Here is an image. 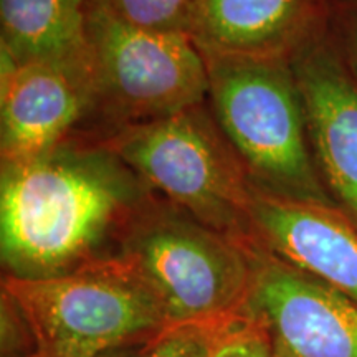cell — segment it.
Wrapping results in <instances>:
<instances>
[{
    "mask_svg": "<svg viewBox=\"0 0 357 357\" xmlns=\"http://www.w3.org/2000/svg\"><path fill=\"white\" fill-rule=\"evenodd\" d=\"M2 296L45 357H106L137 349L169 328L155 294L121 257L105 255L48 278L3 275Z\"/></svg>",
    "mask_w": 357,
    "mask_h": 357,
    "instance_id": "7a4b0ae2",
    "label": "cell"
},
{
    "mask_svg": "<svg viewBox=\"0 0 357 357\" xmlns=\"http://www.w3.org/2000/svg\"><path fill=\"white\" fill-rule=\"evenodd\" d=\"M86 38L96 101L124 124L169 118L208 100L207 58L190 35L129 25L91 0Z\"/></svg>",
    "mask_w": 357,
    "mask_h": 357,
    "instance_id": "8992f818",
    "label": "cell"
},
{
    "mask_svg": "<svg viewBox=\"0 0 357 357\" xmlns=\"http://www.w3.org/2000/svg\"><path fill=\"white\" fill-rule=\"evenodd\" d=\"M93 101L96 86L91 61L17 65L2 52V166L37 159L65 142Z\"/></svg>",
    "mask_w": 357,
    "mask_h": 357,
    "instance_id": "ba28073f",
    "label": "cell"
},
{
    "mask_svg": "<svg viewBox=\"0 0 357 357\" xmlns=\"http://www.w3.org/2000/svg\"><path fill=\"white\" fill-rule=\"evenodd\" d=\"M119 20L139 29L190 35L199 0H96Z\"/></svg>",
    "mask_w": 357,
    "mask_h": 357,
    "instance_id": "4fadbf2b",
    "label": "cell"
},
{
    "mask_svg": "<svg viewBox=\"0 0 357 357\" xmlns=\"http://www.w3.org/2000/svg\"><path fill=\"white\" fill-rule=\"evenodd\" d=\"M291 70L326 185L357 222V84L324 47L307 48Z\"/></svg>",
    "mask_w": 357,
    "mask_h": 357,
    "instance_id": "30bf717a",
    "label": "cell"
},
{
    "mask_svg": "<svg viewBox=\"0 0 357 357\" xmlns=\"http://www.w3.org/2000/svg\"><path fill=\"white\" fill-rule=\"evenodd\" d=\"M351 50H352V58H354L356 66H357V22L352 29V35H351Z\"/></svg>",
    "mask_w": 357,
    "mask_h": 357,
    "instance_id": "e0dca14e",
    "label": "cell"
},
{
    "mask_svg": "<svg viewBox=\"0 0 357 357\" xmlns=\"http://www.w3.org/2000/svg\"><path fill=\"white\" fill-rule=\"evenodd\" d=\"M248 243L149 197L124 223L113 253L144 280L169 324H213L234 318L247 301Z\"/></svg>",
    "mask_w": 357,
    "mask_h": 357,
    "instance_id": "3957f363",
    "label": "cell"
},
{
    "mask_svg": "<svg viewBox=\"0 0 357 357\" xmlns=\"http://www.w3.org/2000/svg\"><path fill=\"white\" fill-rule=\"evenodd\" d=\"M205 58L213 118L253 184L280 197L336 207L311 159L293 70L281 58Z\"/></svg>",
    "mask_w": 357,
    "mask_h": 357,
    "instance_id": "277c9868",
    "label": "cell"
},
{
    "mask_svg": "<svg viewBox=\"0 0 357 357\" xmlns=\"http://www.w3.org/2000/svg\"><path fill=\"white\" fill-rule=\"evenodd\" d=\"M250 220L252 242L357 303V223L346 213L253 184Z\"/></svg>",
    "mask_w": 357,
    "mask_h": 357,
    "instance_id": "9c48e42d",
    "label": "cell"
},
{
    "mask_svg": "<svg viewBox=\"0 0 357 357\" xmlns=\"http://www.w3.org/2000/svg\"><path fill=\"white\" fill-rule=\"evenodd\" d=\"M208 357H275L265 331L240 311L220 326Z\"/></svg>",
    "mask_w": 357,
    "mask_h": 357,
    "instance_id": "9a60e30c",
    "label": "cell"
},
{
    "mask_svg": "<svg viewBox=\"0 0 357 357\" xmlns=\"http://www.w3.org/2000/svg\"><path fill=\"white\" fill-rule=\"evenodd\" d=\"M305 0H199L190 37L205 55L281 58Z\"/></svg>",
    "mask_w": 357,
    "mask_h": 357,
    "instance_id": "8fae6325",
    "label": "cell"
},
{
    "mask_svg": "<svg viewBox=\"0 0 357 357\" xmlns=\"http://www.w3.org/2000/svg\"><path fill=\"white\" fill-rule=\"evenodd\" d=\"M213 324H178L169 326L149 344L142 347L137 357H208L213 339L220 326Z\"/></svg>",
    "mask_w": 357,
    "mask_h": 357,
    "instance_id": "5bb4252c",
    "label": "cell"
},
{
    "mask_svg": "<svg viewBox=\"0 0 357 357\" xmlns=\"http://www.w3.org/2000/svg\"><path fill=\"white\" fill-rule=\"evenodd\" d=\"M102 144L151 192L223 235L243 243L252 240L253 182L204 106L123 124Z\"/></svg>",
    "mask_w": 357,
    "mask_h": 357,
    "instance_id": "5b68a950",
    "label": "cell"
},
{
    "mask_svg": "<svg viewBox=\"0 0 357 357\" xmlns=\"http://www.w3.org/2000/svg\"><path fill=\"white\" fill-rule=\"evenodd\" d=\"M142 351V347H137V349H129V351H123V352H116V354H111V356H106V357H137V354ZM25 357H45L42 354H38V352H32V354L25 356Z\"/></svg>",
    "mask_w": 357,
    "mask_h": 357,
    "instance_id": "2e32d148",
    "label": "cell"
},
{
    "mask_svg": "<svg viewBox=\"0 0 357 357\" xmlns=\"http://www.w3.org/2000/svg\"><path fill=\"white\" fill-rule=\"evenodd\" d=\"M151 190L102 142H61L2 166L0 250L6 275L48 278L105 257Z\"/></svg>",
    "mask_w": 357,
    "mask_h": 357,
    "instance_id": "6da1fadb",
    "label": "cell"
},
{
    "mask_svg": "<svg viewBox=\"0 0 357 357\" xmlns=\"http://www.w3.org/2000/svg\"><path fill=\"white\" fill-rule=\"evenodd\" d=\"M252 283L242 311L275 357H357V303L250 242Z\"/></svg>",
    "mask_w": 357,
    "mask_h": 357,
    "instance_id": "52a82bcc",
    "label": "cell"
},
{
    "mask_svg": "<svg viewBox=\"0 0 357 357\" xmlns=\"http://www.w3.org/2000/svg\"><path fill=\"white\" fill-rule=\"evenodd\" d=\"M86 0H0L2 52L17 65L89 61Z\"/></svg>",
    "mask_w": 357,
    "mask_h": 357,
    "instance_id": "7c38bea8",
    "label": "cell"
}]
</instances>
